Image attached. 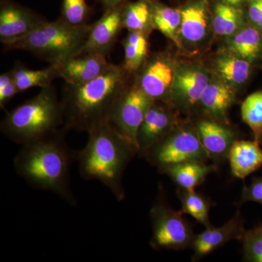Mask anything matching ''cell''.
<instances>
[{
    "label": "cell",
    "mask_w": 262,
    "mask_h": 262,
    "mask_svg": "<svg viewBox=\"0 0 262 262\" xmlns=\"http://www.w3.org/2000/svg\"><path fill=\"white\" fill-rule=\"evenodd\" d=\"M19 93L32 88L48 87L57 78H59L56 65H51L42 70H31L20 62H16L10 70Z\"/></svg>",
    "instance_id": "obj_26"
},
{
    "label": "cell",
    "mask_w": 262,
    "mask_h": 262,
    "mask_svg": "<svg viewBox=\"0 0 262 262\" xmlns=\"http://www.w3.org/2000/svg\"><path fill=\"white\" fill-rule=\"evenodd\" d=\"M122 64L112 63L94 80L82 84H64L61 102L63 127L89 133L108 122L112 108L131 77Z\"/></svg>",
    "instance_id": "obj_2"
},
{
    "label": "cell",
    "mask_w": 262,
    "mask_h": 262,
    "mask_svg": "<svg viewBox=\"0 0 262 262\" xmlns=\"http://www.w3.org/2000/svg\"><path fill=\"white\" fill-rule=\"evenodd\" d=\"M178 63L166 52L149 56L136 72V82L154 101L172 104V88Z\"/></svg>",
    "instance_id": "obj_9"
},
{
    "label": "cell",
    "mask_w": 262,
    "mask_h": 262,
    "mask_svg": "<svg viewBox=\"0 0 262 262\" xmlns=\"http://www.w3.org/2000/svg\"><path fill=\"white\" fill-rule=\"evenodd\" d=\"M170 106L161 101H155L152 103L138 132V155L144 156L178 125L177 117Z\"/></svg>",
    "instance_id": "obj_13"
},
{
    "label": "cell",
    "mask_w": 262,
    "mask_h": 262,
    "mask_svg": "<svg viewBox=\"0 0 262 262\" xmlns=\"http://www.w3.org/2000/svg\"><path fill=\"white\" fill-rule=\"evenodd\" d=\"M245 231L244 222L239 212L222 227L212 226L206 228V231L195 235L192 245L193 260L201 259L232 239L241 241Z\"/></svg>",
    "instance_id": "obj_16"
},
{
    "label": "cell",
    "mask_w": 262,
    "mask_h": 262,
    "mask_svg": "<svg viewBox=\"0 0 262 262\" xmlns=\"http://www.w3.org/2000/svg\"><path fill=\"white\" fill-rule=\"evenodd\" d=\"M244 7L233 6L216 1L212 10L213 31L216 35L225 38L232 37L248 21Z\"/></svg>",
    "instance_id": "obj_23"
},
{
    "label": "cell",
    "mask_w": 262,
    "mask_h": 262,
    "mask_svg": "<svg viewBox=\"0 0 262 262\" xmlns=\"http://www.w3.org/2000/svg\"><path fill=\"white\" fill-rule=\"evenodd\" d=\"M160 171L169 176L182 189L193 190L202 184L208 174L214 171V165L205 162L189 161L173 164L160 168Z\"/></svg>",
    "instance_id": "obj_22"
},
{
    "label": "cell",
    "mask_w": 262,
    "mask_h": 262,
    "mask_svg": "<svg viewBox=\"0 0 262 262\" xmlns=\"http://www.w3.org/2000/svg\"><path fill=\"white\" fill-rule=\"evenodd\" d=\"M122 16L123 28L127 32H143L149 36L155 29L151 0L125 1Z\"/></svg>",
    "instance_id": "obj_24"
},
{
    "label": "cell",
    "mask_w": 262,
    "mask_h": 262,
    "mask_svg": "<svg viewBox=\"0 0 262 262\" xmlns=\"http://www.w3.org/2000/svg\"><path fill=\"white\" fill-rule=\"evenodd\" d=\"M64 127L22 145L14 159L16 173L35 189L50 191L72 206L77 205L70 187V167L77 151L65 140Z\"/></svg>",
    "instance_id": "obj_1"
},
{
    "label": "cell",
    "mask_w": 262,
    "mask_h": 262,
    "mask_svg": "<svg viewBox=\"0 0 262 262\" xmlns=\"http://www.w3.org/2000/svg\"><path fill=\"white\" fill-rule=\"evenodd\" d=\"M246 5L248 23L262 32V0H248Z\"/></svg>",
    "instance_id": "obj_33"
},
{
    "label": "cell",
    "mask_w": 262,
    "mask_h": 262,
    "mask_svg": "<svg viewBox=\"0 0 262 262\" xmlns=\"http://www.w3.org/2000/svg\"><path fill=\"white\" fill-rule=\"evenodd\" d=\"M241 116L254 135L255 141H262V91L248 96L241 105Z\"/></svg>",
    "instance_id": "obj_29"
},
{
    "label": "cell",
    "mask_w": 262,
    "mask_h": 262,
    "mask_svg": "<svg viewBox=\"0 0 262 262\" xmlns=\"http://www.w3.org/2000/svg\"><path fill=\"white\" fill-rule=\"evenodd\" d=\"M91 15V8L87 0H63L61 16L67 23L73 26L86 25Z\"/></svg>",
    "instance_id": "obj_30"
},
{
    "label": "cell",
    "mask_w": 262,
    "mask_h": 262,
    "mask_svg": "<svg viewBox=\"0 0 262 262\" xmlns=\"http://www.w3.org/2000/svg\"><path fill=\"white\" fill-rule=\"evenodd\" d=\"M251 62L223 51L213 61L215 77L237 90L244 85L252 72Z\"/></svg>",
    "instance_id": "obj_21"
},
{
    "label": "cell",
    "mask_w": 262,
    "mask_h": 262,
    "mask_svg": "<svg viewBox=\"0 0 262 262\" xmlns=\"http://www.w3.org/2000/svg\"><path fill=\"white\" fill-rule=\"evenodd\" d=\"M152 226L150 246L154 249L182 250L192 247L195 235L183 217V211H174L161 200L149 211Z\"/></svg>",
    "instance_id": "obj_7"
},
{
    "label": "cell",
    "mask_w": 262,
    "mask_h": 262,
    "mask_svg": "<svg viewBox=\"0 0 262 262\" xmlns=\"http://www.w3.org/2000/svg\"><path fill=\"white\" fill-rule=\"evenodd\" d=\"M251 63L262 58V32L248 23L227 39L225 51Z\"/></svg>",
    "instance_id": "obj_20"
},
{
    "label": "cell",
    "mask_w": 262,
    "mask_h": 262,
    "mask_svg": "<svg viewBox=\"0 0 262 262\" xmlns=\"http://www.w3.org/2000/svg\"><path fill=\"white\" fill-rule=\"evenodd\" d=\"M178 196L182 203L183 213L190 215L206 228L213 226L209 220V202L206 198L194 189L189 190L182 188L178 191Z\"/></svg>",
    "instance_id": "obj_28"
},
{
    "label": "cell",
    "mask_w": 262,
    "mask_h": 262,
    "mask_svg": "<svg viewBox=\"0 0 262 262\" xmlns=\"http://www.w3.org/2000/svg\"><path fill=\"white\" fill-rule=\"evenodd\" d=\"M195 129L202 144L211 158L228 157L229 150L236 141L232 129L216 120H200Z\"/></svg>",
    "instance_id": "obj_18"
},
{
    "label": "cell",
    "mask_w": 262,
    "mask_h": 262,
    "mask_svg": "<svg viewBox=\"0 0 262 262\" xmlns=\"http://www.w3.org/2000/svg\"><path fill=\"white\" fill-rule=\"evenodd\" d=\"M46 20L37 12L13 0H1L0 42L5 46L18 40Z\"/></svg>",
    "instance_id": "obj_11"
},
{
    "label": "cell",
    "mask_w": 262,
    "mask_h": 262,
    "mask_svg": "<svg viewBox=\"0 0 262 262\" xmlns=\"http://www.w3.org/2000/svg\"><path fill=\"white\" fill-rule=\"evenodd\" d=\"M144 157L159 168L184 162L206 163L211 158L202 144L196 129L178 125L152 146Z\"/></svg>",
    "instance_id": "obj_6"
},
{
    "label": "cell",
    "mask_w": 262,
    "mask_h": 262,
    "mask_svg": "<svg viewBox=\"0 0 262 262\" xmlns=\"http://www.w3.org/2000/svg\"><path fill=\"white\" fill-rule=\"evenodd\" d=\"M179 29L181 48H196L209 37L213 29L209 0H189L180 8Z\"/></svg>",
    "instance_id": "obj_10"
},
{
    "label": "cell",
    "mask_w": 262,
    "mask_h": 262,
    "mask_svg": "<svg viewBox=\"0 0 262 262\" xmlns=\"http://www.w3.org/2000/svg\"><path fill=\"white\" fill-rule=\"evenodd\" d=\"M216 1L222 2L225 4L233 5V6L244 7L245 5L247 4L248 0H216Z\"/></svg>",
    "instance_id": "obj_36"
},
{
    "label": "cell",
    "mask_w": 262,
    "mask_h": 262,
    "mask_svg": "<svg viewBox=\"0 0 262 262\" xmlns=\"http://www.w3.org/2000/svg\"><path fill=\"white\" fill-rule=\"evenodd\" d=\"M236 91L216 77L213 79L211 77L202 95L199 104L215 120L227 123L229 108L235 101Z\"/></svg>",
    "instance_id": "obj_17"
},
{
    "label": "cell",
    "mask_w": 262,
    "mask_h": 262,
    "mask_svg": "<svg viewBox=\"0 0 262 262\" xmlns=\"http://www.w3.org/2000/svg\"><path fill=\"white\" fill-rule=\"evenodd\" d=\"M253 201L262 205V178L253 179L251 185L245 186L241 203Z\"/></svg>",
    "instance_id": "obj_34"
},
{
    "label": "cell",
    "mask_w": 262,
    "mask_h": 262,
    "mask_svg": "<svg viewBox=\"0 0 262 262\" xmlns=\"http://www.w3.org/2000/svg\"><path fill=\"white\" fill-rule=\"evenodd\" d=\"M63 125V104L51 84L7 114L0 130L10 140L24 145L56 132Z\"/></svg>",
    "instance_id": "obj_4"
},
{
    "label": "cell",
    "mask_w": 262,
    "mask_h": 262,
    "mask_svg": "<svg viewBox=\"0 0 262 262\" xmlns=\"http://www.w3.org/2000/svg\"><path fill=\"white\" fill-rule=\"evenodd\" d=\"M151 3L155 29L159 31L177 47L181 48L179 29L182 14L180 8H172L158 0H151Z\"/></svg>",
    "instance_id": "obj_27"
},
{
    "label": "cell",
    "mask_w": 262,
    "mask_h": 262,
    "mask_svg": "<svg viewBox=\"0 0 262 262\" xmlns=\"http://www.w3.org/2000/svg\"><path fill=\"white\" fill-rule=\"evenodd\" d=\"M112 63L107 56L98 53H80L56 65L59 78L66 84H82L102 75Z\"/></svg>",
    "instance_id": "obj_15"
},
{
    "label": "cell",
    "mask_w": 262,
    "mask_h": 262,
    "mask_svg": "<svg viewBox=\"0 0 262 262\" xmlns=\"http://www.w3.org/2000/svg\"><path fill=\"white\" fill-rule=\"evenodd\" d=\"M211 78L208 70L202 65L178 64L172 88V104L186 110L199 104Z\"/></svg>",
    "instance_id": "obj_12"
},
{
    "label": "cell",
    "mask_w": 262,
    "mask_h": 262,
    "mask_svg": "<svg viewBox=\"0 0 262 262\" xmlns=\"http://www.w3.org/2000/svg\"><path fill=\"white\" fill-rule=\"evenodd\" d=\"M244 258L248 261L262 262V225L245 231L242 239Z\"/></svg>",
    "instance_id": "obj_31"
},
{
    "label": "cell",
    "mask_w": 262,
    "mask_h": 262,
    "mask_svg": "<svg viewBox=\"0 0 262 262\" xmlns=\"http://www.w3.org/2000/svg\"><path fill=\"white\" fill-rule=\"evenodd\" d=\"M149 35L143 32H128L122 39L125 70L134 76L149 58Z\"/></svg>",
    "instance_id": "obj_25"
},
{
    "label": "cell",
    "mask_w": 262,
    "mask_h": 262,
    "mask_svg": "<svg viewBox=\"0 0 262 262\" xmlns=\"http://www.w3.org/2000/svg\"><path fill=\"white\" fill-rule=\"evenodd\" d=\"M154 101L134 81L122 91L108 116V123L135 146L138 153V132Z\"/></svg>",
    "instance_id": "obj_8"
},
{
    "label": "cell",
    "mask_w": 262,
    "mask_h": 262,
    "mask_svg": "<svg viewBox=\"0 0 262 262\" xmlns=\"http://www.w3.org/2000/svg\"><path fill=\"white\" fill-rule=\"evenodd\" d=\"M103 7V10H107L119 6L127 0H97Z\"/></svg>",
    "instance_id": "obj_35"
},
{
    "label": "cell",
    "mask_w": 262,
    "mask_h": 262,
    "mask_svg": "<svg viewBox=\"0 0 262 262\" xmlns=\"http://www.w3.org/2000/svg\"><path fill=\"white\" fill-rule=\"evenodd\" d=\"M87 144L77 151L81 177L97 180L113 192L117 201L125 198L122 177L132 158L138 154L135 146L108 122L89 133Z\"/></svg>",
    "instance_id": "obj_3"
},
{
    "label": "cell",
    "mask_w": 262,
    "mask_h": 262,
    "mask_svg": "<svg viewBox=\"0 0 262 262\" xmlns=\"http://www.w3.org/2000/svg\"><path fill=\"white\" fill-rule=\"evenodd\" d=\"M19 91L11 72H5L0 75V107L5 108L6 105L14 98Z\"/></svg>",
    "instance_id": "obj_32"
},
{
    "label": "cell",
    "mask_w": 262,
    "mask_h": 262,
    "mask_svg": "<svg viewBox=\"0 0 262 262\" xmlns=\"http://www.w3.org/2000/svg\"><path fill=\"white\" fill-rule=\"evenodd\" d=\"M228 158L232 175L244 179L262 166V149L256 141H234Z\"/></svg>",
    "instance_id": "obj_19"
},
{
    "label": "cell",
    "mask_w": 262,
    "mask_h": 262,
    "mask_svg": "<svg viewBox=\"0 0 262 262\" xmlns=\"http://www.w3.org/2000/svg\"><path fill=\"white\" fill-rule=\"evenodd\" d=\"M91 27L92 24L71 25L61 18L46 20L28 35L5 45L4 48L27 51L51 65L58 64L80 53Z\"/></svg>",
    "instance_id": "obj_5"
},
{
    "label": "cell",
    "mask_w": 262,
    "mask_h": 262,
    "mask_svg": "<svg viewBox=\"0 0 262 262\" xmlns=\"http://www.w3.org/2000/svg\"><path fill=\"white\" fill-rule=\"evenodd\" d=\"M123 4L105 10L102 16L92 24L89 37L80 53H98L108 57L119 34L124 29L122 16Z\"/></svg>",
    "instance_id": "obj_14"
}]
</instances>
